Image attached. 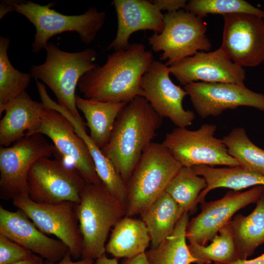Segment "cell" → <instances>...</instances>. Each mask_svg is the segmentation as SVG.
I'll return each mask as SVG.
<instances>
[{
    "label": "cell",
    "mask_w": 264,
    "mask_h": 264,
    "mask_svg": "<svg viewBox=\"0 0 264 264\" xmlns=\"http://www.w3.org/2000/svg\"><path fill=\"white\" fill-rule=\"evenodd\" d=\"M152 52L140 43L108 56L106 63L84 74L78 87L84 98L128 103L141 95L140 82L154 61Z\"/></svg>",
    "instance_id": "6da1fadb"
},
{
    "label": "cell",
    "mask_w": 264,
    "mask_h": 264,
    "mask_svg": "<svg viewBox=\"0 0 264 264\" xmlns=\"http://www.w3.org/2000/svg\"><path fill=\"white\" fill-rule=\"evenodd\" d=\"M162 122L163 118L140 96L119 113L110 139L101 151L125 183Z\"/></svg>",
    "instance_id": "7a4b0ae2"
},
{
    "label": "cell",
    "mask_w": 264,
    "mask_h": 264,
    "mask_svg": "<svg viewBox=\"0 0 264 264\" xmlns=\"http://www.w3.org/2000/svg\"><path fill=\"white\" fill-rule=\"evenodd\" d=\"M55 3L41 5L30 0H3L0 6V19L11 11L25 16L36 28L32 45L35 53L45 49L51 37L67 31L76 32L81 41L87 45L95 40L104 24L105 12L90 7L83 14L66 15L50 8Z\"/></svg>",
    "instance_id": "3957f363"
},
{
    "label": "cell",
    "mask_w": 264,
    "mask_h": 264,
    "mask_svg": "<svg viewBox=\"0 0 264 264\" xmlns=\"http://www.w3.org/2000/svg\"><path fill=\"white\" fill-rule=\"evenodd\" d=\"M45 49V60L41 65L32 66V77L46 85L54 93L58 103L78 122L86 124L76 105L75 91L81 77L99 66L95 63L97 52L91 48L77 52H66L51 42Z\"/></svg>",
    "instance_id": "277c9868"
},
{
    "label": "cell",
    "mask_w": 264,
    "mask_h": 264,
    "mask_svg": "<svg viewBox=\"0 0 264 264\" xmlns=\"http://www.w3.org/2000/svg\"><path fill=\"white\" fill-rule=\"evenodd\" d=\"M181 167L162 143L152 142L126 183L125 216L140 215L165 191Z\"/></svg>",
    "instance_id": "5b68a950"
},
{
    "label": "cell",
    "mask_w": 264,
    "mask_h": 264,
    "mask_svg": "<svg viewBox=\"0 0 264 264\" xmlns=\"http://www.w3.org/2000/svg\"><path fill=\"white\" fill-rule=\"evenodd\" d=\"M125 215V206L111 195L102 182L87 183L77 206L83 240L81 258L95 260L105 254L110 231Z\"/></svg>",
    "instance_id": "8992f818"
},
{
    "label": "cell",
    "mask_w": 264,
    "mask_h": 264,
    "mask_svg": "<svg viewBox=\"0 0 264 264\" xmlns=\"http://www.w3.org/2000/svg\"><path fill=\"white\" fill-rule=\"evenodd\" d=\"M164 26L160 33H154L148 38L152 49L163 51L160 60H167L170 66L199 51H208L211 43L206 35V23L203 18L180 9L164 15Z\"/></svg>",
    "instance_id": "52a82bcc"
},
{
    "label": "cell",
    "mask_w": 264,
    "mask_h": 264,
    "mask_svg": "<svg viewBox=\"0 0 264 264\" xmlns=\"http://www.w3.org/2000/svg\"><path fill=\"white\" fill-rule=\"evenodd\" d=\"M217 126L204 124L197 130L177 127L166 134L162 144L182 166H239L221 139L214 136Z\"/></svg>",
    "instance_id": "ba28073f"
},
{
    "label": "cell",
    "mask_w": 264,
    "mask_h": 264,
    "mask_svg": "<svg viewBox=\"0 0 264 264\" xmlns=\"http://www.w3.org/2000/svg\"><path fill=\"white\" fill-rule=\"evenodd\" d=\"M86 183L77 170L64 160L42 157L33 164L28 172V196L40 203H78Z\"/></svg>",
    "instance_id": "9c48e42d"
},
{
    "label": "cell",
    "mask_w": 264,
    "mask_h": 264,
    "mask_svg": "<svg viewBox=\"0 0 264 264\" xmlns=\"http://www.w3.org/2000/svg\"><path fill=\"white\" fill-rule=\"evenodd\" d=\"M56 151L43 134L25 135L9 147L0 148V198L13 199L28 195L27 177L33 164Z\"/></svg>",
    "instance_id": "30bf717a"
},
{
    "label": "cell",
    "mask_w": 264,
    "mask_h": 264,
    "mask_svg": "<svg viewBox=\"0 0 264 264\" xmlns=\"http://www.w3.org/2000/svg\"><path fill=\"white\" fill-rule=\"evenodd\" d=\"M12 201L39 230L62 242L74 259L82 257L83 240L77 216L78 203H40L32 200L28 195L17 196Z\"/></svg>",
    "instance_id": "8fae6325"
},
{
    "label": "cell",
    "mask_w": 264,
    "mask_h": 264,
    "mask_svg": "<svg viewBox=\"0 0 264 264\" xmlns=\"http://www.w3.org/2000/svg\"><path fill=\"white\" fill-rule=\"evenodd\" d=\"M220 47L236 64L254 67L264 62V20L259 16L234 13L222 16Z\"/></svg>",
    "instance_id": "7c38bea8"
},
{
    "label": "cell",
    "mask_w": 264,
    "mask_h": 264,
    "mask_svg": "<svg viewBox=\"0 0 264 264\" xmlns=\"http://www.w3.org/2000/svg\"><path fill=\"white\" fill-rule=\"evenodd\" d=\"M170 73L169 66L154 61L141 78L140 96L161 117L169 118L177 127L186 128L192 124L195 114L183 108L182 102L188 93L172 82Z\"/></svg>",
    "instance_id": "4fadbf2b"
},
{
    "label": "cell",
    "mask_w": 264,
    "mask_h": 264,
    "mask_svg": "<svg viewBox=\"0 0 264 264\" xmlns=\"http://www.w3.org/2000/svg\"><path fill=\"white\" fill-rule=\"evenodd\" d=\"M44 106L41 123L32 134L48 137L65 161L71 164L87 183L102 182L86 143L76 133L71 122L57 110Z\"/></svg>",
    "instance_id": "5bb4252c"
},
{
    "label": "cell",
    "mask_w": 264,
    "mask_h": 264,
    "mask_svg": "<svg viewBox=\"0 0 264 264\" xmlns=\"http://www.w3.org/2000/svg\"><path fill=\"white\" fill-rule=\"evenodd\" d=\"M264 192V186H256L244 192L232 190L219 199L204 201L200 213L188 222L186 239L189 243L207 245L238 211L256 203Z\"/></svg>",
    "instance_id": "9a60e30c"
},
{
    "label": "cell",
    "mask_w": 264,
    "mask_h": 264,
    "mask_svg": "<svg viewBox=\"0 0 264 264\" xmlns=\"http://www.w3.org/2000/svg\"><path fill=\"white\" fill-rule=\"evenodd\" d=\"M197 113L202 118L217 116L241 106L264 111V94L244 85L228 83L192 82L184 87Z\"/></svg>",
    "instance_id": "2e32d148"
},
{
    "label": "cell",
    "mask_w": 264,
    "mask_h": 264,
    "mask_svg": "<svg viewBox=\"0 0 264 264\" xmlns=\"http://www.w3.org/2000/svg\"><path fill=\"white\" fill-rule=\"evenodd\" d=\"M172 73L184 86L192 82L228 83L244 85V68L234 63L220 47L215 51H199L170 66Z\"/></svg>",
    "instance_id": "e0dca14e"
},
{
    "label": "cell",
    "mask_w": 264,
    "mask_h": 264,
    "mask_svg": "<svg viewBox=\"0 0 264 264\" xmlns=\"http://www.w3.org/2000/svg\"><path fill=\"white\" fill-rule=\"evenodd\" d=\"M0 235L53 263L61 261L69 251L60 240L51 238L39 230L22 210L11 211L1 205Z\"/></svg>",
    "instance_id": "ac0fdd59"
},
{
    "label": "cell",
    "mask_w": 264,
    "mask_h": 264,
    "mask_svg": "<svg viewBox=\"0 0 264 264\" xmlns=\"http://www.w3.org/2000/svg\"><path fill=\"white\" fill-rule=\"evenodd\" d=\"M118 27L116 36L107 50L125 49L134 32L149 30L161 33L164 26V15L151 1L147 0H114Z\"/></svg>",
    "instance_id": "d6986e66"
},
{
    "label": "cell",
    "mask_w": 264,
    "mask_h": 264,
    "mask_svg": "<svg viewBox=\"0 0 264 264\" xmlns=\"http://www.w3.org/2000/svg\"><path fill=\"white\" fill-rule=\"evenodd\" d=\"M42 102L33 100L26 91L0 106V145L9 147L25 135L33 134L39 126L44 109Z\"/></svg>",
    "instance_id": "ffe728a7"
},
{
    "label": "cell",
    "mask_w": 264,
    "mask_h": 264,
    "mask_svg": "<svg viewBox=\"0 0 264 264\" xmlns=\"http://www.w3.org/2000/svg\"><path fill=\"white\" fill-rule=\"evenodd\" d=\"M41 99L46 106L61 113L71 122L76 133L86 143L101 181L111 195L125 206L126 183L110 160L104 154L101 150L94 144L90 136L87 134L86 124H82L78 122L68 110L53 101L47 92H44L41 96Z\"/></svg>",
    "instance_id": "44dd1931"
},
{
    "label": "cell",
    "mask_w": 264,
    "mask_h": 264,
    "mask_svg": "<svg viewBox=\"0 0 264 264\" xmlns=\"http://www.w3.org/2000/svg\"><path fill=\"white\" fill-rule=\"evenodd\" d=\"M151 238L141 220L125 216L113 227L106 252L115 258L130 259L146 252Z\"/></svg>",
    "instance_id": "7402d4cb"
},
{
    "label": "cell",
    "mask_w": 264,
    "mask_h": 264,
    "mask_svg": "<svg viewBox=\"0 0 264 264\" xmlns=\"http://www.w3.org/2000/svg\"><path fill=\"white\" fill-rule=\"evenodd\" d=\"M75 103L85 116L91 140L101 150L109 142L116 119L127 103L94 101L77 94Z\"/></svg>",
    "instance_id": "603a6c76"
},
{
    "label": "cell",
    "mask_w": 264,
    "mask_h": 264,
    "mask_svg": "<svg viewBox=\"0 0 264 264\" xmlns=\"http://www.w3.org/2000/svg\"><path fill=\"white\" fill-rule=\"evenodd\" d=\"M195 172L205 179L207 187L199 194L197 203L205 201L207 194L218 188L235 191L256 186H264V174L247 170L240 166L215 168L207 165L192 167Z\"/></svg>",
    "instance_id": "cb8c5ba5"
},
{
    "label": "cell",
    "mask_w": 264,
    "mask_h": 264,
    "mask_svg": "<svg viewBox=\"0 0 264 264\" xmlns=\"http://www.w3.org/2000/svg\"><path fill=\"white\" fill-rule=\"evenodd\" d=\"M184 212L164 191L140 214L149 233L152 248L156 247L172 234Z\"/></svg>",
    "instance_id": "d4e9b609"
},
{
    "label": "cell",
    "mask_w": 264,
    "mask_h": 264,
    "mask_svg": "<svg viewBox=\"0 0 264 264\" xmlns=\"http://www.w3.org/2000/svg\"><path fill=\"white\" fill-rule=\"evenodd\" d=\"M247 216L233 217L230 223L239 258L246 259L264 243V192Z\"/></svg>",
    "instance_id": "484cf974"
},
{
    "label": "cell",
    "mask_w": 264,
    "mask_h": 264,
    "mask_svg": "<svg viewBox=\"0 0 264 264\" xmlns=\"http://www.w3.org/2000/svg\"><path fill=\"white\" fill-rule=\"evenodd\" d=\"M188 212H184L173 232L156 247L146 251L150 264H192L197 260L192 256L186 243V231Z\"/></svg>",
    "instance_id": "4316f807"
},
{
    "label": "cell",
    "mask_w": 264,
    "mask_h": 264,
    "mask_svg": "<svg viewBox=\"0 0 264 264\" xmlns=\"http://www.w3.org/2000/svg\"><path fill=\"white\" fill-rule=\"evenodd\" d=\"M231 220L223 226L213 238L209 245L196 242L188 244L196 264H210L212 262L220 264H231L240 259L234 242Z\"/></svg>",
    "instance_id": "83f0119b"
},
{
    "label": "cell",
    "mask_w": 264,
    "mask_h": 264,
    "mask_svg": "<svg viewBox=\"0 0 264 264\" xmlns=\"http://www.w3.org/2000/svg\"><path fill=\"white\" fill-rule=\"evenodd\" d=\"M207 187L205 179L192 167L182 166L168 184L165 191L184 211H195L200 193Z\"/></svg>",
    "instance_id": "f1b7e54d"
},
{
    "label": "cell",
    "mask_w": 264,
    "mask_h": 264,
    "mask_svg": "<svg viewBox=\"0 0 264 264\" xmlns=\"http://www.w3.org/2000/svg\"><path fill=\"white\" fill-rule=\"evenodd\" d=\"M223 140L229 154L243 168L264 174V150L255 145L244 129L235 128Z\"/></svg>",
    "instance_id": "f546056e"
},
{
    "label": "cell",
    "mask_w": 264,
    "mask_h": 264,
    "mask_svg": "<svg viewBox=\"0 0 264 264\" xmlns=\"http://www.w3.org/2000/svg\"><path fill=\"white\" fill-rule=\"evenodd\" d=\"M8 37H0V106H3L25 91L32 76L14 67L9 60Z\"/></svg>",
    "instance_id": "4dcf8cb0"
},
{
    "label": "cell",
    "mask_w": 264,
    "mask_h": 264,
    "mask_svg": "<svg viewBox=\"0 0 264 264\" xmlns=\"http://www.w3.org/2000/svg\"><path fill=\"white\" fill-rule=\"evenodd\" d=\"M184 9L203 18L207 14L222 16L234 13H246L264 18V11L244 0H191Z\"/></svg>",
    "instance_id": "1f68e13d"
},
{
    "label": "cell",
    "mask_w": 264,
    "mask_h": 264,
    "mask_svg": "<svg viewBox=\"0 0 264 264\" xmlns=\"http://www.w3.org/2000/svg\"><path fill=\"white\" fill-rule=\"evenodd\" d=\"M34 253L0 235V264H13L31 258Z\"/></svg>",
    "instance_id": "d6a6232c"
},
{
    "label": "cell",
    "mask_w": 264,
    "mask_h": 264,
    "mask_svg": "<svg viewBox=\"0 0 264 264\" xmlns=\"http://www.w3.org/2000/svg\"><path fill=\"white\" fill-rule=\"evenodd\" d=\"M161 11L172 12L184 8L187 1L186 0H154L151 1Z\"/></svg>",
    "instance_id": "836d02e7"
},
{
    "label": "cell",
    "mask_w": 264,
    "mask_h": 264,
    "mask_svg": "<svg viewBox=\"0 0 264 264\" xmlns=\"http://www.w3.org/2000/svg\"><path fill=\"white\" fill-rule=\"evenodd\" d=\"M70 253L68 251L63 258L58 262L53 263L45 261V264H92L95 260L88 258H81L78 261H73Z\"/></svg>",
    "instance_id": "e575fe53"
},
{
    "label": "cell",
    "mask_w": 264,
    "mask_h": 264,
    "mask_svg": "<svg viewBox=\"0 0 264 264\" xmlns=\"http://www.w3.org/2000/svg\"><path fill=\"white\" fill-rule=\"evenodd\" d=\"M121 264H150L145 252L132 258L124 259Z\"/></svg>",
    "instance_id": "d590c367"
},
{
    "label": "cell",
    "mask_w": 264,
    "mask_h": 264,
    "mask_svg": "<svg viewBox=\"0 0 264 264\" xmlns=\"http://www.w3.org/2000/svg\"><path fill=\"white\" fill-rule=\"evenodd\" d=\"M231 264H264V253L252 260L239 259Z\"/></svg>",
    "instance_id": "8d00e7d4"
},
{
    "label": "cell",
    "mask_w": 264,
    "mask_h": 264,
    "mask_svg": "<svg viewBox=\"0 0 264 264\" xmlns=\"http://www.w3.org/2000/svg\"><path fill=\"white\" fill-rule=\"evenodd\" d=\"M118 258H109L104 254L100 257L95 259L92 264H118Z\"/></svg>",
    "instance_id": "74e56055"
},
{
    "label": "cell",
    "mask_w": 264,
    "mask_h": 264,
    "mask_svg": "<svg viewBox=\"0 0 264 264\" xmlns=\"http://www.w3.org/2000/svg\"><path fill=\"white\" fill-rule=\"evenodd\" d=\"M13 264H45V261L41 257L34 253L29 259Z\"/></svg>",
    "instance_id": "f35d334b"
},
{
    "label": "cell",
    "mask_w": 264,
    "mask_h": 264,
    "mask_svg": "<svg viewBox=\"0 0 264 264\" xmlns=\"http://www.w3.org/2000/svg\"><path fill=\"white\" fill-rule=\"evenodd\" d=\"M213 264H218V263H214Z\"/></svg>",
    "instance_id": "ab89813d"
}]
</instances>
